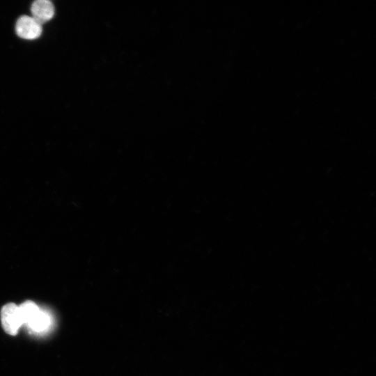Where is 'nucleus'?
<instances>
[{
    "instance_id": "f257e3e1",
    "label": "nucleus",
    "mask_w": 376,
    "mask_h": 376,
    "mask_svg": "<svg viewBox=\"0 0 376 376\" xmlns=\"http://www.w3.org/2000/svg\"><path fill=\"white\" fill-rule=\"evenodd\" d=\"M3 329L9 335L15 336L23 325L19 306L14 303L5 304L1 310Z\"/></svg>"
},
{
    "instance_id": "f03ea898",
    "label": "nucleus",
    "mask_w": 376,
    "mask_h": 376,
    "mask_svg": "<svg viewBox=\"0 0 376 376\" xmlns=\"http://www.w3.org/2000/svg\"><path fill=\"white\" fill-rule=\"evenodd\" d=\"M17 34L24 39L32 40L38 38L42 33V24L30 16H22L16 23Z\"/></svg>"
},
{
    "instance_id": "7ed1b4c3",
    "label": "nucleus",
    "mask_w": 376,
    "mask_h": 376,
    "mask_svg": "<svg viewBox=\"0 0 376 376\" xmlns=\"http://www.w3.org/2000/svg\"><path fill=\"white\" fill-rule=\"evenodd\" d=\"M53 322L52 315L47 311L41 308L33 318L25 325L33 334H43L51 329Z\"/></svg>"
},
{
    "instance_id": "20e7f679",
    "label": "nucleus",
    "mask_w": 376,
    "mask_h": 376,
    "mask_svg": "<svg viewBox=\"0 0 376 376\" xmlns=\"http://www.w3.org/2000/svg\"><path fill=\"white\" fill-rule=\"evenodd\" d=\"M32 17L40 24L50 20L54 15L53 3L47 0H37L34 1L31 8Z\"/></svg>"
}]
</instances>
